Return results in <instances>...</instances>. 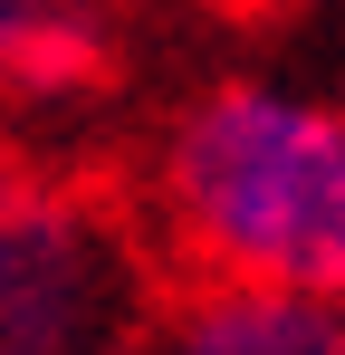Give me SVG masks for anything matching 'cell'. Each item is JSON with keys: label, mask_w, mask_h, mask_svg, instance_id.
<instances>
[{"label": "cell", "mask_w": 345, "mask_h": 355, "mask_svg": "<svg viewBox=\"0 0 345 355\" xmlns=\"http://www.w3.org/2000/svg\"><path fill=\"white\" fill-rule=\"evenodd\" d=\"M10 173H19V154H10V125H0V182H10Z\"/></svg>", "instance_id": "cell-5"}, {"label": "cell", "mask_w": 345, "mask_h": 355, "mask_svg": "<svg viewBox=\"0 0 345 355\" xmlns=\"http://www.w3.org/2000/svg\"><path fill=\"white\" fill-rule=\"evenodd\" d=\"M336 106H345V67H336Z\"/></svg>", "instance_id": "cell-6"}, {"label": "cell", "mask_w": 345, "mask_h": 355, "mask_svg": "<svg viewBox=\"0 0 345 355\" xmlns=\"http://www.w3.org/2000/svg\"><path fill=\"white\" fill-rule=\"evenodd\" d=\"M125 10L115 0H0V125H67L125 96Z\"/></svg>", "instance_id": "cell-3"}, {"label": "cell", "mask_w": 345, "mask_h": 355, "mask_svg": "<svg viewBox=\"0 0 345 355\" xmlns=\"http://www.w3.org/2000/svg\"><path fill=\"white\" fill-rule=\"evenodd\" d=\"M154 355H345V297L297 288H230V279H172Z\"/></svg>", "instance_id": "cell-4"}, {"label": "cell", "mask_w": 345, "mask_h": 355, "mask_svg": "<svg viewBox=\"0 0 345 355\" xmlns=\"http://www.w3.org/2000/svg\"><path fill=\"white\" fill-rule=\"evenodd\" d=\"M172 259L134 192L96 173L0 182V355H154Z\"/></svg>", "instance_id": "cell-2"}, {"label": "cell", "mask_w": 345, "mask_h": 355, "mask_svg": "<svg viewBox=\"0 0 345 355\" xmlns=\"http://www.w3.org/2000/svg\"><path fill=\"white\" fill-rule=\"evenodd\" d=\"M134 211L172 279L345 297V106L269 67H221L163 106Z\"/></svg>", "instance_id": "cell-1"}]
</instances>
